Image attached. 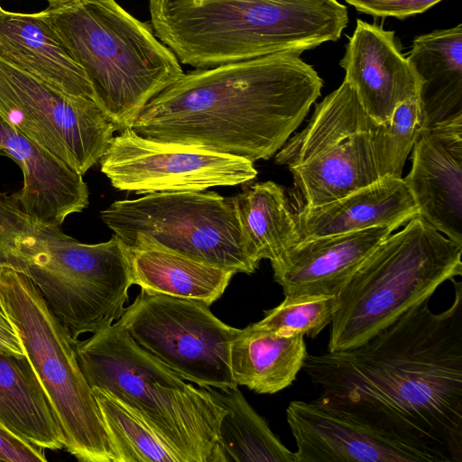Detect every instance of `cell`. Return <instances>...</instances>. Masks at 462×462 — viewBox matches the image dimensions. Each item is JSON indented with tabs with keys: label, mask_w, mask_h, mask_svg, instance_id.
Listing matches in <instances>:
<instances>
[{
	"label": "cell",
	"mask_w": 462,
	"mask_h": 462,
	"mask_svg": "<svg viewBox=\"0 0 462 462\" xmlns=\"http://www.w3.org/2000/svg\"><path fill=\"white\" fill-rule=\"evenodd\" d=\"M451 305L419 303L361 345L307 355L325 402L462 462V282Z\"/></svg>",
	"instance_id": "6da1fadb"
},
{
	"label": "cell",
	"mask_w": 462,
	"mask_h": 462,
	"mask_svg": "<svg viewBox=\"0 0 462 462\" xmlns=\"http://www.w3.org/2000/svg\"><path fill=\"white\" fill-rule=\"evenodd\" d=\"M322 87L314 68L291 52L196 69L153 97L129 128L151 141L269 160Z\"/></svg>",
	"instance_id": "7a4b0ae2"
},
{
	"label": "cell",
	"mask_w": 462,
	"mask_h": 462,
	"mask_svg": "<svg viewBox=\"0 0 462 462\" xmlns=\"http://www.w3.org/2000/svg\"><path fill=\"white\" fill-rule=\"evenodd\" d=\"M152 27L180 63L195 69L336 42L348 11L337 0H149Z\"/></svg>",
	"instance_id": "3957f363"
},
{
	"label": "cell",
	"mask_w": 462,
	"mask_h": 462,
	"mask_svg": "<svg viewBox=\"0 0 462 462\" xmlns=\"http://www.w3.org/2000/svg\"><path fill=\"white\" fill-rule=\"evenodd\" d=\"M23 210L0 192V268L26 276L73 342L117 320L133 285L125 245L114 236L84 244Z\"/></svg>",
	"instance_id": "277c9868"
},
{
	"label": "cell",
	"mask_w": 462,
	"mask_h": 462,
	"mask_svg": "<svg viewBox=\"0 0 462 462\" xmlns=\"http://www.w3.org/2000/svg\"><path fill=\"white\" fill-rule=\"evenodd\" d=\"M40 12L82 69L95 101L118 131L183 75L175 54L116 0H47Z\"/></svg>",
	"instance_id": "5b68a950"
},
{
	"label": "cell",
	"mask_w": 462,
	"mask_h": 462,
	"mask_svg": "<svg viewBox=\"0 0 462 462\" xmlns=\"http://www.w3.org/2000/svg\"><path fill=\"white\" fill-rule=\"evenodd\" d=\"M91 388L116 398L142 419L180 462H213L226 411L204 388L184 382L116 322L74 343Z\"/></svg>",
	"instance_id": "8992f818"
},
{
	"label": "cell",
	"mask_w": 462,
	"mask_h": 462,
	"mask_svg": "<svg viewBox=\"0 0 462 462\" xmlns=\"http://www.w3.org/2000/svg\"><path fill=\"white\" fill-rule=\"evenodd\" d=\"M461 256L462 245L419 215L411 218L368 255L338 294L327 351L357 346L430 300L462 274Z\"/></svg>",
	"instance_id": "52a82bcc"
},
{
	"label": "cell",
	"mask_w": 462,
	"mask_h": 462,
	"mask_svg": "<svg viewBox=\"0 0 462 462\" xmlns=\"http://www.w3.org/2000/svg\"><path fill=\"white\" fill-rule=\"evenodd\" d=\"M0 306L60 423L64 449L80 462H117L74 342L36 286L26 276L1 267Z\"/></svg>",
	"instance_id": "ba28073f"
},
{
	"label": "cell",
	"mask_w": 462,
	"mask_h": 462,
	"mask_svg": "<svg viewBox=\"0 0 462 462\" xmlns=\"http://www.w3.org/2000/svg\"><path fill=\"white\" fill-rule=\"evenodd\" d=\"M129 248L152 247L199 263L253 273L233 199L214 191L154 192L116 200L100 212Z\"/></svg>",
	"instance_id": "9c48e42d"
},
{
	"label": "cell",
	"mask_w": 462,
	"mask_h": 462,
	"mask_svg": "<svg viewBox=\"0 0 462 462\" xmlns=\"http://www.w3.org/2000/svg\"><path fill=\"white\" fill-rule=\"evenodd\" d=\"M378 124L346 81L316 105L307 125L275 153L303 206L317 207L380 179L373 138Z\"/></svg>",
	"instance_id": "30bf717a"
},
{
	"label": "cell",
	"mask_w": 462,
	"mask_h": 462,
	"mask_svg": "<svg viewBox=\"0 0 462 462\" xmlns=\"http://www.w3.org/2000/svg\"><path fill=\"white\" fill-rule=\"evenodd\" d=\"M116 323L143 349L199 387H236L230 346L239 328L217 319L205 302L141 290Z\"/></svg>",
	"instance_id": "8fae6325"
},
{
	"label": "cell",
	"mask_w": 462,
	"mask_h": 462,
	"mask_svg": "<svg viewBox=\"0 0 462 462\" xmlns=\"http://www.w3.org/2000/svg\"><path fill=\"white\" fill-rule=\"evenodd\" d=\"M0 114L82 176L100 161L118 131L95 100L61 92L1 56Z\"/></svg>",
	"instance_id": "7c38bea8"
},
{
	"label": "cell",
	"mask_w": 462,
	"mask_h": 462,
	"mask_svg": "<svg viewBox=\"0 0 462 462\" xmlns=\"http://www.w3.org/2000/svg\"><path fill=\"white\" fill-rule=\"evenodd\" d=\"M112 186L135 194L202 191L255 179L254 162L236 156L143 138L126 128L99 161Z\"/></svg>",
	"instance_id": "4fadbf2b"
},
{
	"label": "cell",
	"mask_w": 462,
	"mask_h": 462,
	"mask_svg": "<svg viewBox=\"0 0 462 462\" xmlns=\"http://www.w3.org/2000/svg\"><path fill=\"white\" fill-rule=\"evenodd\" d=\"M286 419L294 462H452L443 451L402 438L321 399L291 401Z\"/></svg>",
	"instance_id": "5bb4252c"
},
{
	"label": "cell",
	"mask_w": 462,
	"mask_h": 462,
	"mask_svg": "<svg viewBox=\"0 0 462 462\" xmlns=\"http://www.w3.org/2000/svg\"><path fill=\"white\" fill-rule=\"evenodd\" d=\"M402 178L418 215L462 245V117L421 129Z\"/></svg>",
	"instance_id": "9a60e30c"
},
{
	"label": "cell",
	"mask_w": 462,
	"mask_h": 462,
	"mask_svg": "<svg viewBox=\"0 0 462 462\" xmlns=\"http://www.w3.org/2000/svg\"><path fill=\"white\" fill-rule=\"evenodd\" d=\"M339 65L344 80L377 124L387 122L401 103L419 96L421 80L401 52L395 32L376 23L356 20Z\"/></svg>",
	"instance_id": "2e32d148"
},
{
	"label": "cell",
	"mask_w": 462,
	"mask_h": 462,
	"mask_svg": "<svg viewBox=\"0 0 462 462\" xmlns=\"http://www.w3.org/2000/svg\"><path fill=\"white\" fill-rule=\"evenodd\" d=\"M395 229L365 230L306 239L272 262L284 296H338L368 255Z\"/></svg>",
	"instance_id": "e0dca14e"
},
{
	"label": "cell",
	"mask_w": 462,
	"mask_h": 462,
	"mask_svg": "<svg viewBox=\"0 0 462 462\" xmlns=\"http://www.w3.org/2000/svg\"><path fill=\"white\" fill-rule=\"evenodd\" d=\"M0 155L22 170L23 187L12 195L31 216L60 226L68 216L88 207L89 192L83 176L32 143L1 114Z\"/></svg>",
	"instance_id": "ac0fdd59"
},
{
	"label": "cell",
	"mask_w": 462,
	"mask_h": 462,
	"mask_svg": "<svg viewBox=\"0 0 462 462\" xmlns=\"http://www.w3.org/2000/svg\"><path fill=\"white\" fill-rule=\"evenodd\" d=\"M416 216L418 208L403 179L389 176L320 206L300 205L295 213L300 241L376 226L397 229Z\"/></svg>",
	"instance_id": "d6986e66"
},
{
	"label": "cell",
	"mask_w": 462,
	"mask_h": 462,
	"mask_svg": "<svg viewBox=\"0 0 462 462\" xmlns=\"http://www.w3.org/2000/svg\"><path fill=\"white\" fill-rule=\"evenodd\" d=\"M0 56L66 94L95 100L82 69L39 13H0Z\"/></svg>",
	"instance_id": "ffe728a7"
},
{
	"label": "cell",
	"mask_w": 462,
	"mask_h": 462,
	"mask_svg": "<svg viewBox=\"0 0 462 462\" xmlns=\"http://www.w3.org/2000/svg\"><path fill=\"white\" fill-rule=\"evenodd\" d=\"M406 58L421 80V129L462 117V24L417 36Z\"/></svg>",
	"instance_id": "44dd1931"
},
{
	"label": "cell",
	"mask_w": 462,
	"mask_h": 462,
	"mask_svg": "<svg viewBox=\"0 0 462 462\" xmlns=\"http://www.w3.org/2000/svg\"><path fill=\"white\" fill-rule=\"evenodd\" d=\"M307 355L302 334L251 324L240 329L231 343L233 380L257 393H278L295 381Z\"/></svg>",
	"instance_id": "7402d4cb"
},
{
	"label": "cell",
	"mask_w": 462,
	"mask_h": 462,
	"mask_svg": "<svg viewBox=\"0 0 462 462\" xmlns=\"http://www.w3.org/2000/svg\"><path fill=\"white\" fill-rule=\"evenodd\" d=\"M0 422L44 449L64 448L62 430L26 356L0 354Z\"/></svg>",
	"instance_id": "603a6c76"
},
{
	"label": "cell",
	"mask_w": 462,
	"mask_h": 462,
	"mask_svg": "<svg viewBox=\"0 0 462 462\" xmlns=\"http://www.w3.org/2000/svg\"><path fill=\"white\" fill-rule=\"evenodd\" d=\"M125 252L132 282L142 291L209 306L223 295L236 273L158 248L125 247Z\"/></svg>",
	"instance_id": "cb8c5ba5"
},
{
	"label": "cell",
	"mask_w": 462,
	"mask_h": 462,
	"mask_svg": "<svg viewBox=\"0 0 462 462\" xmlns=\"http://www.w3.org/2000/svg\"><path fill=\"white\" fill-rule=\"evenodd\" d=\"M232 199L245 249L257 265L278 260L300 241L295 213L275 182H256Z\"/></svg>",
	"instance_id": "d4e9b609"
},
{
	"label": "cell",
	"mask_w": 462,
	"mask_h": 462,
	"mask_svg": "<svg viewBox=\"0 0 462 462\" xmlns=\"http://www.w3.org/2000/svg\"><path fill=\"white\" fill-rule=\"evenodd\" d=\"M226 413L221 419L213 462H294V453L271 430L236 387H204Z\"/></svg>",
	"instance_id": "484cf974"
},
{
	"label": "cell",
	"mask_w": 462,
	"mask_h": 462,
	"mask_svg": "<svg viewBox=\"0 0 462 462\" xmlns=\"http://www.w3.org/2000/svg\"><path fill=\"white\" fill-rule=\"evenodd\" d=\"M117 462H180L162 439L107 392L92 388Z\"/></svg>",
	"instance_id": "4316f807"
},
{
	"label": "cell",
	"mask_w": 462,
	"mask_h": 462,
	"mask_svg": "<svg viewBox=\"0 0 462 462\" xmlns=\"http://www.w3.org/2000/svg\"><path fill=\"white\" fill-rule=\"evenodd\" d=\"M421 123L420 99L416 96L401 103L387 122L378 124L374 133L373 149L380 178H402Z\"/></svg>",
	"instance_id": "83f0119b"
},
{
	"label": "cell",
	"mask_w": 462,
	"mask_h": 462,
	"mask_svg": "<svg viewBox=\"0 0 462 462\" xmlns=\"http://www.w3.org/2000/svg\"><path fill=\"white\" fill-rule=\"evenodd\" d=\"M338 306V296H284L278 306L267 310L263 319L254 325L266 330L300 333L314 338L330 324Z\"/></svg>",
	"instance_id": "f1b7e54d"
},
{
	"label": "cell",
	"mask_w": 462,
	"mask_h": 462,
	"mask_svg": "<svg viewBox=\"0 0 462 462\" xmlns=\"http://www.w3.org/2000/svg\"><path fill=\"white\" fill-rule=\"evenodd\" d=\"M440 1L442 0H346L360 13L401 20L421 14Z\"/></svg>",
	"instance_id": "f546056e"
},
{
	"label": "cell",
	"mask_w": 462,
	"mask_h": 462,
	"mask_svg": "<svg viewBox=\"0 0 462 462\" xmlns=\"http://www.w3.org/2000/svg\"><path fill=\"white\" fill-rule=\"evenodd\" d=\"M44 450L18 436L0 422V461L46 462Z\"/></svg>",
	"instance_id": "4dcf8cb0"
},
{
	"label": "cell",
	"mask_w": 462,
	"mask_h": 462,
	"mask_svg": "<svg viewBox=\"0 0 462 462\" xmlns=\"http://www.w3.org/2000/svg\"><path fill=\"white\" fill-rule=\"evenodd\" d=\"M0 354L19 358L25 357L22 342L0 306Z\"/></svg>",
	"instance_id": "1f68e13d"
},
{
	"label": "cell",
	"mask_w": 462,
	"mask_h": 462,
	"mask_svg": "<svg viewBox=\"0 0 462 462\" xmlns=\"http://www.w3.org/2000/svg\"><path fill=\"white\" fill-rule=\"evenodd\" d=\"M3 11H4V9L0 5V13H2Z\"/></svg>",
	"instance_id": "d6a6232c"
}]
</instances>
